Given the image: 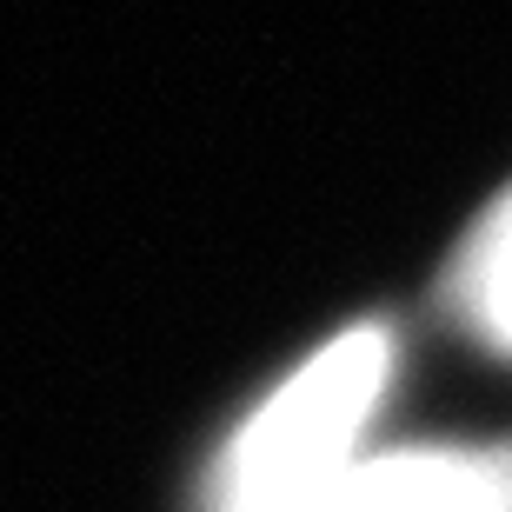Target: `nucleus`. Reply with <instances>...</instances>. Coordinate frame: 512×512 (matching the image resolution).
Wrapping results in <instances>:
<instances>
[{
  "label": "nucleus",
  "instance_id": "1",
  "mask_svg": "<svg viewBox=\"0 0 512 512\" xmlns=\"http://www.w3.org/2000/svg\"><path fill=\"white\" fill-rule=\"evenodd\" d=\"M386 386V333L353 326L240 426L213 473V512H326L360 466V433Z\"/></svg>",
  "mask_w": 512,
  "mask_h": 512
},
{
  "label": "nucleus",
  "instance_id": "3",
  "mask_svg": "<svg viewBox=\"0 0 512 512\" xmlns=\"http://www.w3.org/2000/svg\"><path fill=\"white\" fill-rule=\"evenodd\" d=\"M459 306L486 340L512 353V193L479 220L459 253Z\"/></svg>",
  "mask_w": 512,
  "mask_h": 512
},
{
  "label": "nucleus",
  "instance_id": "2",
  "mask_svg": "<svg viewBox=\"0 0 512 512\" xmlns=\"http://www.w3.org/2000/svg\"><path fill=\"white\" fill-rule=\"evenodd\" d=\"M326 512H512V446H433L353 466Z\"/></svg>",
  "mask_w": 512,
  "mask_h": 512
}]
</instances>
